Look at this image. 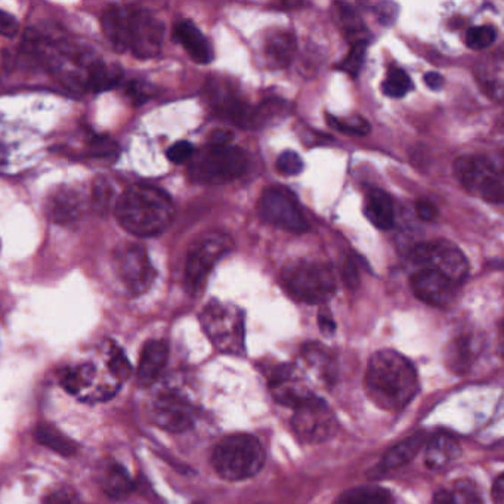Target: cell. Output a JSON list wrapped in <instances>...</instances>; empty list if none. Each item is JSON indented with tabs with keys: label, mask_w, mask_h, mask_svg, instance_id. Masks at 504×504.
I'll return each mask as SVG.
<instances>
[{
	"label": "cell",
	"mask_w": 504,
	"mask_h": 504,
	"mask_svg": "<svg viewBox=\"0 0 504 504\" xmlns=\"http://www.w3.org/2000/svg\"><path fill=\"white\" fill-rule=\"evenodd\" d=\"M101 27L118 53L131 51L141 60H150L160 53L165 26L150 11L110 4L102 12Z\"/></svg>",
	"instance_id": "1"
},
{
	"label": "cell",
	"mask_w": 504,
	"mask_h": 504,
	"mask_svg": "<svg viewBox=\"0 0 504 504\" xmlns=\"http://www.w3.org/2000/svg\"><path fill=\"white\" fill-rule=\"evenodd\" d=\"M364 383L374 404L389 413L402 411L419 392L418 371L411 361L391 349L374 354Z\"/></svg>",
	"instance_id": "2"
},
{
	"label": "cell",
	"mask_w": 504,
	"mask_h": 504,
	"mask_svg": "<svg viewBox=\"0 0 504 504\" xmlns=\"http://www.w3.org/2000/svg\"><path fill=\"white\" fill-rule=\"evenodd\" d=\"M174 203L160 188L136 183L127 188L116 203L118 224L136 237H156L174 219Z\"/></svg>",
	"instance_id": "3"
},
{
	"label": "cell",
	"mask_w": 504,
	"mask_h": 504,
	"mask_svg": "<svg viewBox=\"0 0 504 504\" xmlns=\"http://www.w3.org/2000/svg\"><path fill=\"white\" fill-rule=\"evenodd\" d=\"M212 465L225 481H243L261 472L265 465V451L252 435H231L216 443Z\"/></svg>",
	"instance_id": "4"
},
{
	"label": "cell",
	"mask_w": 504,
	"mask_h": 504,
	"mask_svg": "<svg viewBox=\"0 0 504 504\" xmlns=\"http://www.w3.org/2000/svg\"><path fill=\"white\" fill-rule=\"evenodd\" d=\"M281 284L293 299L309 305L326 304L336 293L330 266L318 261H290L281 271Z\"/></svg>",
	"instance_id": "5"
},
{
	"label": "cell",
	"mask_w": 504,
	"mask_h": 504,
	"mask_svg": "<svg viewBox=\"0 0 504 504\" xmlns=\"http://www.w3.org/2000/svg\"><path fill=\"white\" fill-rule=\"evenodd\" d=\"M203 330L217 351L228 355H244V313L234 305L212 300L200 313Z\"/></svg>",
	"instance_id": "6"
},
{
	"label": "cell",
	"mask_w": 504,
	"mask_h": 504,
	"mask_svg": "<svg viewBox=\"0 0 504 504\" xmlns=\"http://www.w3.org/2000/svg\"><path fill=\"white\" fill-rule=\"evenodd\" d=\"M246 167V154L237 147H209L194 154L188 178L205 185H222L239 178Z\"/></svg>",
	"instance_id": "7"
},
{
	"label": "cell",
	"mask_w": 504,
	"mask_h": 504,
	"mask_svg": "<svg viewBox=\"0 0 504 504\" xmlns=\"http://www.w3.org/2000/svg\"><path fill=\"white\" fill-rule=\"evenodd\" d=\"M232 248L234 241L224 231H209L194 240L185 264V289L190 295H200L210 271Z\"/></svg>",
	"instance_id": "8"
},
{
	"label": "cell",
	"mask_w": 504,
	"mask_h": 504,
	"mask_svg": "<svg viewBox=\"0 0 504 504\" xmlns=\"http://www.w3.org/2000/svg\"><path fill=\"white\" fill-rule=\"evenodd\" d=\"M454 175L457 181L475 197L494 205L503 203V175L487 157L465 156L457 159Z\"/></svg>",
	"instance_id": "9"
},
{
	"label": "cell",
	"mask_w": 504,
	"mask_h": 504,
	"mask_svg": "<svg viewBox=\"0 0 504 504\" xmlns=\"http://www.w3.org/2000/svg\"><path fill=\"white\" fill-rule=\"evenodd\" d=\"M410 259L418 268H427L451 280L460 288L469 277V262L456 244L436 240L418 244L410 255Z\"/></svg>",
	"instance_id": "10"
},
{
	"label": "cell",
	"mask_w": 504,
	"mask_h": 504,
	"mask_svg": "<svg viewBox=\"0 0 504 504\" xmlns=\"http://www.w3.org/2000/svg\"><path fill=\"white\" fill-rule=\"evenodd\" d=\"M113 265L120 283L131 296H140L156 280L147 250L138 243H125L114 250Z\"/></svg>",
	"instance_id": "11"
},
{
	"label": "cell",
	"mask_w": 504,
	"mask_h": 504,
	"mask_svg": "<svg viewBox=\"0 0 504 504\" xmlns=\"http://www.w3.org/2000/svg\"><path fill=\"white\" fill-rule=\"evenodd\" d=\"M337 427L335 413L320 396L297 407L291 419L296 436L305 443H326L335 436Z\"/></svg>",
	"instance_id": "12"
},
{
	"label": "cell",
	"mask_w": 504,
	"mask_h": 504,
	"mask_svg": "<svg viewBox=\"0 0 504 504\" xmlns=\"http://www.w3.org/2000/svg\"><path fill=\"white\" fill-rule=\"evenodd\" d=\"M259 214L271 225L279 226L289 232H305L308 230L304 212L295 194L289 191L288 188L266 190L259 201Z\"/></svg>",
	"instance_id": "13"
},
{
	"label": "cell",
	"mask_w": 504,
	"mask_h": 504,
	"mask_svg": "<svg viewBox=\"0 0 504 504\" xmlns=\"http://www.w3.org/2000/svg\"><path fill=\"white\" fill-rule=\"evenodd\" d=\"M268 382L274 400L293 410L317 398L315 392L305 380L302 370L295 364L277 365L271 371Z\"/></svg>",
	"instance_id": "14"
},
{
	"label": "cell",
	"mask_w": 504,
	"mask_h": 504,
	"mask_svg": "<svg viewBox=\"0 0 504 504\" xmlns=\"http://www.w3.org/2000/svg\"><path fill=\"white\" fill-rule=\"evenodd\" d=\"M152 422L169 432L188 431L194 425L196 410L191 402L176 391L157 395L151 405Z\"/></svg>",
	"instance_id": "15"
},
{
	"label": "cell",
	"mask_w": 504,
	"mask_h": 504,
	"mask_svg": "<svg viewBox=\"0 0 504 504\" xmlns=\"http://www.w3.org/2000/svg\"><path fill=\"white\" fill-rule=\"evenodd\" d=\"M410 286L418 299L439 308L451 304L459 290V286L452 283L451 280L427 268H418L410 277Z\"/></svg>",
	"instance_id": "16"
},
{
	"label": "cell",
	"mask_w": 504,
	"mask_h": 504,
	"mask_svg": "<svg viewBox=\"0 0 504 504\" xmlns=\"http://www.w3.org/2000/svg\"><path fill=\"white\" fill-rule=\"evenodd\" d=\"M85 214V197L82 192L69 185H62L51 192L46 201V216L49 221L61 226L76 225Z\"/></svg>",
	"instance_id": "17"
},
{
	"label": "cell",
	"mask_w": 504,
	"mask_h": 504,
	"mask_svg": "<svg viewBox=\"0 0 504 504\" xmlns=\"http://www.w3.org/2000/svg\"><path fill=\"white\" fill-rule=\"evenodd\" d=\"M174 37L179 45H183V48L197 64H209L214 60L212 45L200 28L190 20H183L175 24Z\"/></svg>",
	"instance_id": "18"
},
{
	"label": "cell",
	"mask_w": 504,
	"mask_h": 504,
	"mask_svg": "<svg viewBox=\"0 0 504 504\" xmlns=\"http://www.w3.org/2000/svg\"><path fill=\"white\" fill-rule=\"evenodd\" d=\"M302 369L311 371L318 383L322 386H331L337 378V367H336L335 358L327 351L322 345L308 344L302 348Z\"/></svg>",
	"instance_id": "19"
},
{
	"label": "cell",
	"mask_w": 504,
	"mask_h": 504,
	"mask_svg": "<svg viewBox=\"0 0 504 504\" xmlns=\"http://www.w3.org/2000/svg\"><path fill=\"white\" fill-rule=\"evenodd\" d=\"M169 357V349L163 340H150L141 351L138 364V383L141 386H151L160 376Z\"/></svg>",
	"instance_id": "20"
},
{
	"label": "cell",
	"mask_w": 504,
	"mask_h": 504,
	"mask_svg": "<svg viewBox=\"0 0 504 504\" xmlns=\"http://www.w3.org/2000/svg\"><path fill=\"white\" fill-rule=\"evenodd\" d=\"M460 454V445L454 436L448 434L435 435L427 445L425 465L431 470L447 469Z\"/></svg>",
	"instance_id": "21"
},
{
	"label": "cell",
	"mask_w": 504,
	"mask_h": 504,
	"mask_svg": "<svg viewBox=\"0 0 504 504\" xmlns=\"http://www.w3.org/2000/svg\"><path fill=\"white\" fill-rule=\"evenodd\" d=\"M365 216L378 230H391L395 224L394 203L380 188H370L365 194Z\"/></svg>",
	"instance_id": "22"
},
{
	"label": "cell",
	"mask_w": 504,
	"mask_h": 504,
	"mask_svg": "<svg viewBox=\"0 0 504 504\" xmlns=\"http://www.w3.org/2000/svg\"><path fill=\"white\" fill-rule=\"evenodd\" d=\"M296 53L295 36L288 31L277 30L266 36L264 55L271 67L281 69L290 64Z\"/></svg>",
	"instance_id": "23"
},
{
	"label": "cell",
	"mask_w": 504,
	"mask_h": 504,
	"mask_svg": "<svg viewBox=\"0 0 504 504\" xmlns=\"http://www.w3.org/2000/svg\"><path fill=\"white\" fill-rule=\"evenodd\" d=\"M423 443H425V435L423 434H416L413 436H410V438L404 439V441H401L400 443H396L395 447H392L385 454L378 467L383 470L401 467V466L409 463L410 460H413L414 457L418 456V452L420 451Z\"/></svg>",
	"instance_id": "24"
},
{
	"label": "cell",
	"mask_w": 504,
	"mask_h": 504,
	"mask_svg": "<svg viewBox=\"0 0 504 504\" xmlns=\"http://www.w3.org/2000/svg\"><path fill=\"white\" fill-rule=\"evenodd\" d=\"M35 439L40 445L64 457L74 456L77 451V443H74L73 439L69 438L67 435L58 431L57 427L48 423H42L36 427Z\"/></svg>",
	"instance_id": "25"
},
{
	"label": "cell",
	"mask_w": 504,
	"mask_h": 504,
	"mask_svg": "<svg viewBox=\"0 0 504 504\" xmlns=\"http://www.w3.org/2000/svg\"><path fill=\"white\" fill-rule=\"evenodd\" d=\"M335 504H395V500L386 488L362 485L342 492Z\"/></svg>",
	"instance_id": "26"
},
{
	"label": "cell",
	"mask_w": 504,
	"mask_h": 504,
	"mask_svg": "<svg viewBox=\"0 0 504 504\" xmlns=\"http://www.w3.org/2000/svg\"><path fill=\"white\" fill-rule=\"evenodd\" d=\"M135 484L131 475L122 465L113 463L105 469L102 476V488L105 494L113 499H122L134 490Z\"/></svg>",
	"instance_id": "27"
},
{
	"label": "cell",
	"mask_w": 504,
	"mask_h": 504,
	"mask_svg": "<svg viewBox=\"0 0 504 504\" xmlns=\"http://www.w3.org/2000/svg\"><path fill=\"white\" fill-rule=\"evenodd\" d=\"M432 504H484V500L475 484L460 481L452 490H439Z\"/></svg>",
	"instance_id": "28"
},
{
	"label": "cell",
	"mask_w": 504,
	"mask_h": 504,
	"mask_svg": "<svg viewBox=\"0 0 504 504\" xmlns=\"http://www.w3.org/2000/svg\"><path fill=\"white\" fill-rule=\"evenodd\" d=\"M95 367L92 364H82L77 367H67L60 374L61 386L71 395H80L85 387L89 386L95 378Z\"/></svg>",
	"instance_id": "29"
},
{
	"label": "cell",
	"mask_w": 504,
	"mask_h": 504,
	"mask_svg": "<svg viewBox=\"0 0 504 504\" xmlns=\"http://www.w3.org/2000/svg\"><path fill=\"white\" fill-rule=\"evenodd\" d=\"M475 351L472 340L467 337L454 340L447 354L448 369L456 374H465L474 364Z\"/></svg>",
	"instance_id": "30"
},
{
	"label": "cell",
	"mask_w": 504,
	"mask_h": 504,
	"mask_svg": "<svg viewBox=\"0 0 504 504\" xmlns=\"http://www.w3.org/2000/svg\"><path fill=\"white\" fill-rule=\"evenodd\" d=\"M411 78L407 76L404 70L394 69L387 74L386 80L383 82V93L391 98H402L411 91Z\"/></svg>",
	"instance_id": "31"
},
{
	"label": "cell",
	"mask_w": 504,
	"mask_h": 504,
	"mask_svg": "<svg viewBox=\"0 0 504 504\" xmlns=\"http://www.w3.org/2000/svg\"><path fill=\"white\" fill-rule=\"evenodd\" d=\"M497 31L494 27H474L466 35V45L475 51L488 48L496 42Z\"/></svg>",
	"instance_id": "32"
},
{
	"label": "cell",
	"mask_w": 504,
	"mask_h": 504,
	"mask_svg": "<svg viewBox=\"0 0 504 504\" xmlns=\"http://www.w3.org/2000/svg\"><path fill=\"white\" fill-rule=\"evenodd\" d=\"M109 369L114 378H118V383L126 380L132 373V365L129 364L126 355L122 349L113 346L109 354Z\"/></svg>",
	"instance_id": "33"
},
{
	"label": "cell",
	"mask_w": 504,
	"mask_h": 504,
	"mask_svg": "<svg viewBox=\"0 0 504 504\" xmlns=\"http://www.w3.org/2000/svg\"><path fill=\"white\" fill-rule=\"evenodd\" d=\"M365 53H367V44L351 45V51L339 66L340 70L353 77H357L364 66Z\"/></svg>",
	"instance_id": "34"
},
{
	"label": "cell",
	"mask_w": 504,
	"mask_h": 504,
	"mask_svg": "<svg viewBox=\"0 0 504 504\" xmlns=\"http://www.w3.org/2000/svg\"><path fill=\"white\" fill-rule=\"evenodd\" d=\"M329 125H330L331 127H335L336 131L342 132V134H348V135L362 136L367 135L370 132L369 122L361 118L344 120V118L329 116Z\"/></svg>",
	"instance_id": "35"
},
{
	"label": "cell",
	"mask_w": 504,
	"mask_h": 504,
	"mask_svg": "<svg viewBox=\"0 0 504 504\" xmlns=\"http://www.w3.org/2000/svg\"><path fill=\"white\" fill-rule=\"evenodd\" d=\"M111 197H113V188L110 185L109 181L104 178L96 179L93 190H92V201H93L95 209L101 214L107 212Z\"/></svg>",
	"instance_id": "36"
},
{
	"label": "cell",
	"mask_w": 504,
	"mask_h": 504,
	"mask_svg": "<svg viewBox=\"0 0 504 504\" xmlns=\"http://www.w3.org/2000/svg\"><path fill=\"white\" fill-rule=\"evenodd\" d=\"M277 169L288 176H296L304 170V161L297 152L284 151L283 154H280L279 160H277Z\"/></svg>",
	"instance_id": "37"
},
{
	"label": "cell",
	"mask_w": 504,
	"mask_h": 504,
	"mask_svg": "<svg viewBox=\"0 0 504 504\" xmlns=\"http://www.w3.org/2000/svg\"><path fill=\"white\" fill-rule=\"evenodd\" d=\"M194 151L196 150L190 142L179 141L167 150V159L175 165H183L185 161L191 160Z\"/></svg>",
	"instance_id": "38"
},
{
	"label": "cell",
	"mask_w": 504,
	"mask_h": 504,
	"mask_svg": "<svg viewBox=\"0 0 504 504\" xmlns=\"http://www.w3.org/2000/svg\"><path fill=\"white\" fill-rule=\"evenodd\" d=\"M42 504H86L80 497L67 488H60L57 492H53L46 496Z\"/></svg>",
	"instance_id": "39"
},
{
	"label": "cell",
	"mask_w": 504,
	"mask_h": 504,
	"mask_svg": "<svg viewBox=\"0 0 504 504\" xmlns=\"http://www.w3.org/2000/svg\"><path fill=\"white\" fill-rule=\"evenodd\" d=\"M18 30H20V24H18L17 18L0 9V36L13 37L17 36Z\"/></svg>",
	"instance_id": "40"
},
{
	"label": "cell",
	"mask_w": 504,
	"mask_h": 504,
	"mask_svg": "<svg viewBox=\"0 0 504 504\" xmlns=\"http://www.w3.org/2000/svg\"><path fill=\"white\" fill-rule=\"evenodd\" d=\"M416 212H418V216L425 222H434L438 217L436 206L429 200H419L416 205Z\"/></svg>",
	"instance_id": "41"
},
{
	"label": "cell",
	"mask_w": 504,
	"mask_h": 504,
	"mask_svg": "<svg viewBox=\"0 0 504 504\" xmlns=\"http://www.w3.org/2000/svg\"><path fill=\"white\" fill-rule=\"evenodd\" d=\"M318 326H320V330L326 336H333L336 331V322L331 317L330 311L326 308H322L318 313Z\"/></svg>",
	"instance_id": "42"
},
{
	"label": "cell",
	"mask_w": 504,
	"mask_h": 504,
	"mask_svg": "<svg viewBox=\"0 0 504 504\" xmlns=\"http://www.w3.org/2000/svg\"><path fill=\"white\" fill-rule=\"evenodd\" d=\"M344 277L345 281H346L349 288H357L358 283H360L357 266H355V262H354L353 259H348V261H346V265H345L344 270Z\"/></svg>",
	"instance_id": "43"
},
{
	"label": "cell",
	"mask_w": 504,
	"mask_h": 504,
	"mask_svg": "<svg viewBox=\"0 0 504 504\" xmlns=\"http://www.w3.org/2000/svg\"><path fill=\"white\" fill-rule=\"evenodd\" d=\"M232 141H234V132L217 131L212 135L210 145H214V147H230Z\"/></svg>",
	"instance_id": "44"
},
{
	"label": "cell",
	"mask_w": 504,
	"mask_h": 504,
	"mask_svg": "<svg viewBox=\"0 0 504 504\" xmlns=\"http://www.w3.org/2000/svg\"><path fill=\"white\" fill-rule=\"evenodd\" d=\"M127 95L131 96L132 100L135 101L136 104L145 102L148 98V93L145 92L144 86H141V85H138L136 82H134V85H129Z\"/></svg>",
	"instance_id": "45"
},
{
	"label": "cell",
	"mask_w": 504,
	"mask_h": 504,
	"mask_svg": "<svg viewBox=\"0 0 504 504\" xmlns=\"http://www.w3.org/2000/svg\"><path fill=\"white\" fill-rule=\"evenodd\" d=\"M492 500L494 504H503L504 503V476L500 475L499 478L496 479V483L492 485Z\"/></svg>",
	"instance_id": "46"
},
{
	"label": "cell",
	"mask_w": 504,
	"mask_h": 504,
	"mask_svg": "<svg viewBox=\"0 0 504 504\" xmlns=\"http://www.w3.org/2000/svg\"><path fill=\"white\" fill-rule=\"evenodd\" d=\"M425 83L434 91H439V89H443V77L436 71H431V73L425 74Z\"/></svg>",
	"instance_id": "47"
},
{
	"label": "cell",
	"mask_w": 504,
	"mask_h": 504,
	"mask_svg": "<svg viewBox=\"0 0 504 504\" xmlns=\"http://www.w3.org/2000/svg\"><path fill=\"white\" fill-rule=\"evenodd\" d=\"M4 148L0 147V163H2V160H4Z\"/></svg>",
	"instance_id": "48"
}]
</instances>
